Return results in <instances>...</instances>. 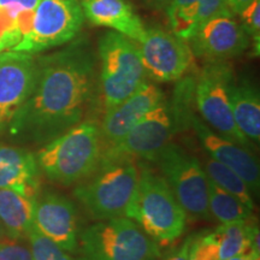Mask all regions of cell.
<instances>
[{
  "instance_id": "cell-1",
  "label": "cell",
  "mask_w": 260,
  "mask_h": 260,
  "mask_svg": "<svg viewBox=\"0 0 260 260\" xmlns=\"http://www.w3.org/2000/svg\"><path fill=\"white\" fill-rule=\"evenodd\" d=\"M98 90L96 54L84 39L40 57L35 88L9 125L10 138L42 147L84 121Z\"/></svg>"
},
{
  "instance_id": "cell-2",
  "label": "cell",
  "mask_w": 260,
  "mask_h": 260,
  "mask_svg": "<svg viewBox=\"0 0 260 260\" xmlns=\"http://www.w3.org/2000/svg\"><path fill=\"white\" fill-rule=\"evenodd\" d=\"M177 83L170 99L164 96L151 111L119 141L102 155H128L152 161L175 136L190 128L195 115V79L184 76Z\"/></svg>"
},
{
  "instance_id": "cell-3",
  "label": "cell",
  "mask_w": 260,
  "mask_h": 260,
  "mask_svg": "<svg viewBox=\"0 0 260 260\" xmlns=\"http://www.w3.org/2000/svg\"><path fill=\"white\" fill-rule=\"evenodd\" d=\"M138 180L136 159L102 155L95 170L76 184L74 197L95 220L128 217Z\"/></svg>"
},
{
  "instance_id": "cell-4",
  "label": "cell",
  "mask_w": 260,
  "mask_h": 260,
  "mask_svg": "<svg viewBox=\"0 0 260 260\" xmlns=\"http://www.w3.org/2000/svg\"><path fill=\"white\" fill-rule=\"evenodd\" d=\"M102 154L99 123L84 119L42 146L35 157L40 172L47 180L69 187L88 177L99 164Z\"/></svg>"
},
{
  "instance_id": "cell-5",
  "label": "cell",
  "mask_w": 260,
  "mask_h": 260,
  "mask_svg": "<svg viewBox=\"0 0 260 260\" xmlns=\"http://www.w3.org/2000/svg\"><path fill=\"white\" fill-rule=\"evenodd\" d=\"M128 218H132L158 243L176 241L184 233L187 213L160 174L139 168V180Z\"/></svg>"
},
{
  "instance_id": "cell-6",
  "label": "cell",
  "mask_w": 260,
  "mask_h": 260,
  "mask_svg": "<svg viewBox=\"0 0 260 260\" xmlns=\"http://www.w3.org/2000/svg\"><path fill=\"white\" fill-rule=\"evenodd\" d=\"M84 260H158L160 246L135 220L118 217L96 220L79 235Z\"/></svg>"
},
{
  "instance_id": "cell-7",
  "label": "cell",
  "mask_w": 260,
  "mask_h": 260,
  "mask_svg": "<svg viewBox=\"0 0 260 260\" xmlns=\"http://www.w3.org/2000/svg\"><path fill=\"white\" fill-rule=\"evenodd\" d=\"M99 90L105 111L133 95L147 80L139 46L117 31H107L98 44Z\"/></svg>"
},
{
  "instance_id": "cell-8",
  "label": "cell",
  "mask_w": 260,
  "mask_h": 260,
  "mask_svg": "<svg viewBox=\"0 0 260 260\" xmlns=\"http://www.w3.org/2000/svg\"><path fill=\"white\" fill-rule=\"evenodd\" d=\"M236 82L233 67L224 61H210L195 79L194 104L203 121L224 138L251 149L253 144L237 129L230 96Z\"/></svg>"
},
{
  "instance_id": "cell-9",
  "label": "cell",
  "mask_w": 260,
  "mask_h": 260,
  "mask_svg": "<svg viewBox=\"0 0 260 260\" xmlns=\"http://www.w3.org/2000/svg\"><path fill=\"white\" fill-rule=\"evenodd\" d=\"M152 161L158 165L188 219L212 218L209 210V178L199 159L171 141Z\"/></svg>"
},
{
  "instance_id": "cell-10",
  "label": "cell",
  "mask_w": 260,
  "mask_h": 260,
  "mask_svg": "<svg viewBox=\"0 0 260 260\" xmlns=\"http://www.w3.org/2000/svg\"><path fill=\"white\" fill-rule=\"evenodd\" d=\"M83 21L80 0H40L30 32L11 51L37 54L61 46L76 39Z\"/></svg>"
},
{
  "instance_id": "cell-11",
  "label": "cell",
  "mask_w": 260,
  "mask_h": 260,
  "mask_svg": "<svg viewBox=\"0 0 260 260\" xmlns=\"http://www.w3.org/2000/svg\"><path fill=\"white\" fill-rule=\"evenodd\" d=\"M140 54L147 79L154 82H174L189 73L194 56L189 44L160 27L146 29L139 42Z\"/></svg>"
},
{
  "instance_id": "cell-12",
  "label": "cell",
  "mask_w": 260,
  "mask_h": 260,
  "mask_svg": "<svg viewBox=\"0 0 260 260\" xmlns=\"http://www.w3.org/2000/svg\"><path fill=\"white\" fill-rule=\"evenodd\" d=\"M39 58L24 52H0V134L8 132L12 119L35 88Z\"/></svg>"
},
{
  "instance_id": "cell-13",
  "label": "cell",
  "mask_w": 260,
  "mask_h": 260,
  "mask_svg": "<svg viewBox=\"0 0 260 260\" xmlns=\"http://www.w3.org/2000/svg\"><path fill=\"white\" fill-rule=\"evenodd\" d=\"M193 56L210 61L239 57L249 46V37L230 11L213 16L188 41Z\"/></svg>"
},
{
  "instance_id": "cell-14",
  "label": "cell",
  "mask_w": 260,
  "mask_h": 260,
  "mask_svg": "<svg viewBox=\"0 0 260 260\" xmlns=\"http://www.w3.org/2000/svg\"><path fill=\"white\" fill-rule=\"evenodd\" d=\"M32 228L69 253L79 251V210L70 198L56 191L39 194Z\"/></svg>"
},
{
  "instance_id": "cell-15",
  "label": "cell",
  "mask_w": 260,
  "mask_h": 260,
  "mask_svg": "<svg viewBox=\"0 0 260 260\" xmlns=\"http://www.w3.org/2000/svg\"><path fill=\"white\" fill-rule=\"evenodd\" d=\"M190 128L194 129L206 153L214 160L235 171L246 182L252 194L258 197L260 168L251 149L219 135L197 115L191 118Z\"/></svg>"
},
{
  "instance_id": "cell-16",
  "label": "cell",
  "mask_w": 260,
  "mask_h": 260,
  "mask_svg": "<svg viewBox=\"0 0 260 260\" xmlns=\"http://www.w3.org/2000/svg\"><path fill=\"white\" fill-rule=\"evenodd\" d=\"M165 94L153 82H146L136 92L105 111L100 123L103 152L116 146L128 134L146 113L164 99Z\"/></svg>"
},
{
  "instance_id": "cell-17",
  "label": "cell",
  "mask_w": 260,
  "mask_h": 260,
  "mask_svg": "<svg viewBox=\"0 0 260 260\" xmlns=\"http://www.w3.org/2000/svg\"><path fill=\"white\" fill-rule=\"evenodd\" d=\"M40 174L32 152L18 146L0 144V188L37 198Z\"/></svg>"
},
{
  "instance_id": "cell-18",
  "label": "cell",
  "mask_w": 260,
  "mask_h": 260,
  "mask_svg": "<svg viewBox=\"0 0 260 260\" xmlns=\"http://www.w3.org/2000/svg\"><path fill=\"white\" fill-rule=\"evenodd\" d=\"M80 3L84 17L90 23L111 28L136 42L144 38L145 25L126 0H80Z\"/></svg>"
},
{
  "instance_id": "cell-19",
  "label": "cell",
  "mask_w": 260,
  "mask_h": 260,
  "mask_svg": "<svg viewBox=\"0 0 260 260\" xmlns=\"http://www.w3.org/2000/svg\"><path fill=\"white\" fill-rule=\"evenodd\" d=\"M165 11L171 31L188 42L205 22L230 10L226 0H171Z\"/></svg>"
},
{
  "instance_id": "cell-20",
  "label": "cell",
  "mask_w": 260,
  "mask_h": 260,
  "mask_svg": "<svg viewBox=\"0 0 260 260\" xmlns=\"http://www.w3.org/2000/svg\"><path fill=\"white\" fill-rule=\"evenodd\" d=\"M35 200L21 191L0 188V223L9 239L27 240L32 229Z\"/></svg>"
},
{
  "instance_id": "cell-21",
  "label": "cell",
  "mask_w": 260,
  "mask_h": 260,
  "mask_svg": "<svg viewBox=\"0 0 260 260\" xmlns=\"http://www.w3.org/2000/svg\"><path fill=\"white\" fill-rule=\"evenodd\" d=\"M234 121L240 133L251 144L260 140V96L258 89L248 80L234 84L230 96Z\"/></svg>"
},
{
  "instance_id": "cell-22",
  "label": "cell",
  "mask_w": 260,
  "mask_h": 260,
  "mask_svg": "<svg viewBox=\"0 0 260 260\" xmlns=\"http://www.w3.org/2000/svg\"><path fill=\"white\" fill-rule=\"evenodd\" d=\"M251 220L220 224L213 230L218 240L220 259L228 260L248 252L260 254L259 228Z\"/></svg>"
},
{
  "instance_id": "cell-23",
  "label": "cell",
  "mask_w": 260,
  "mask_h": 260,
  "mask_svg": "<svg viewBox=\"0 0 260 260\" xmlns=\"http://www.w3.org/2000/svg\"><path fill=\"white\" fill-rule=\"evenodd\" d=\"M209 210L211 217L220 224L246 222L253 219V210L246 206L229 191L214 184L209 180Z\"/></svg>"
},
{
  "instance_id": "cell-24",
  "label": "cell",
  "mask_w": 260,
  "mask_h": 260,
  "mask_svg": "<svg viewBox=\"0 0 260 260\" xmlns=\"http://www.w3.org/2000/svg\"><path fill=\"white\" fill-rule=\"evenodd\" d=\"M201 165H203L205 174L211 182H213L222 189L229 191L237 199L241 200L246 206L254 211V199H253L254 195L252 194L246 182L235 171L225 167V165L220 164L219 161L214 160L209 154L205 155Z\"/></svg>"
},
{
  "instance_id": "cell-25",
  "label": "cell",
  "mask_w": 260,
  "mask_h": 260,
  "mask_svg": "<svg viewBox=\"0 0 260 260\" xmlns=\"http://www.w3.org/2000/svg\"><path fill=\"white\" fill-rule=\"evenodd\" d=\"M27 240L32 260H74L69 252L64 251L34 228L29 232Z\"/></svg>"
},
{
  "instance_id": "cell-26",
  "label": "cell",
  "mask_w": 260,
  "mask_h": 260,
  "mask_svg": "<svg viewBox=\"0 0 260 260\" xmlns=\"http://www.w3.org/2000/svg\"><path fill=\"white\" fill-rule=\"evenodd\" d=\"M188 260H222L218 240L214 232H204L193 235Z\"/></svg>"
},
{
  "instance_id": "cell-27",
  "label": "cell",
  "mask_w": 260,
  "mask_h": 260,
  "mask_svg": "<svg viewBox=\"0 0 260 260\" xmlns=\"http://www.w3.org/2000/svg\"><path fill=\"white\" fill-rule=\"evenodd\" d=\"M21 40L22 35L16 28V16L0 6V52L14 50Z\"/></svg>"
},
{
  "instance_id": "cell-28",
  "label": "cell",
  "mask_w": 260,
  "mask_h": 260,
  "mask_svg": "<svg viewBox=\"0 0 260 260\" xmlns=\"http://www.w3.org/2000/svg\"><path fill=\"white\" fill-rule=\"evenodd\" d=\"M241 24L249 38L256 42L260 41V0H253L241 12Z\"/></svg>"
},
{
  "instance_id": "cell-29",
  "label": "cell",
  "mask_w": 260,
  "mask_h": 260,
  "mask_svg": "<svg viewBox=\"0 0 260 260\" xmlns=\"http://www.w3.org/2000/svg\"><path fill=\"white\" fill-rule=\"evenodd\" d=\"M0 260H32L29 245L24 240L6 237L0 241Z\"/></svg>"
},
{
  "instance_id": "cell-30",
  "label": "cell",
  "mask_w": 260,
  "mask_h": 260,
  "mask_svg": "<svg viewBox=\"0 0 260 260\" xmlns=\"http://www.w3.org/2000/svg\"><path fill=\"white\" fill-rule=\"evenodd\" d=\"M39 2L40 0H0V6L17 16L22 11H35Z\"/></svg>"
},
{
  "instance_id": "cell-31",
  "label": "cell",
  "mask_w": 260,
  "mask_h": 260,
  "mask_svg": "<svg viewBox=\"0 0 260 260\" xmlns=\"http://www.w3.org/2000/svg\"><path fill=\"white\" fill-rule=\"evenodd\" d=\"M191 240H193V235L186 237V240L180 246L175 247L172 251H170L165 255V258L162 260H188Z\"/></svg>"
},
{
  "instance_id": "cell-32",
  "label": "cell",
  "mask_w": 260,
  "mask_h": 260,
  "mask_svg": "<svg viewBox=\"0 0 260 260\" xmlns=\"http://www.w3.org/2000/svg\"><path fill=\"white\" fill-rule=\"evenodd\" d=\"M228 8L233 15H240L248 6L253 0H226Z\"/></svg>"
},
{
  "instance_id": "cell-33",
  "label": "cell",
  "mask_w": 260,
  "mask_h": 260,
  "mask_svg": "<svg viewBox=\"0 0 260 260\" xmlns=\"http://www.w3.org/2000/svg\"><path fill=\"white\" fill-rule=\"evenodd\" d=\"M148 8L153 9V10H165V8L169 5V3L171 0H142Z\"/></svg>"
},
{
  "instance_id": "cell-34",
  "label": "cell",
  "mask_w": 260,
  "mask_h": 260,
  "mask_svg": "<svg viewBox=\"0 0 260 260\" xmlns=\"http://www.w3.org/2000/svg\"><path fill=\"white\" fill-rule=\"evenodd\" d=\"M260 254H256L254 252H248V253H243V254H239L235 256H232L228 260H259Z\"/></svg>"
},
{
  "instance_id": "cell-35",
  "label": "cell",
  "mask_w": 260,
  "mask_h": 260,
  "mask_svg": "<svg viewBox=\"0 0 260 260\" xmlns=\"http://www.w3.org/2000/svg\"><path fill=\"white\" fill-rule=\"evenodd\" d=\"M6 233H5V230H4V228H3V225H2V223H0V241H2V240H4V239H6Z\"/></svg>"
}]
</instances>
